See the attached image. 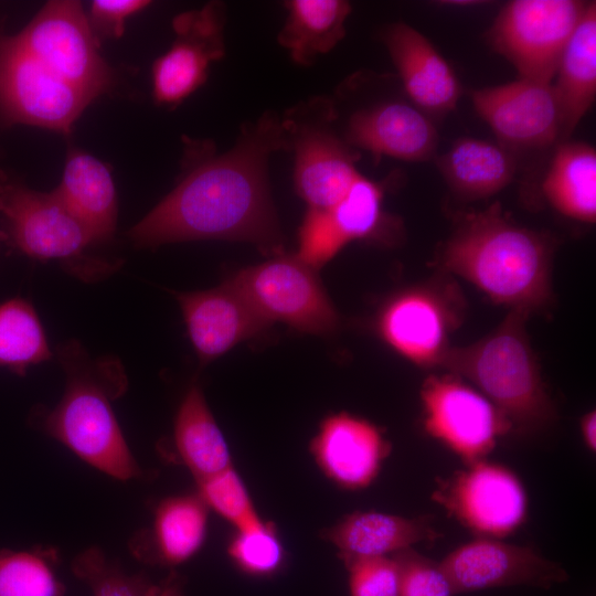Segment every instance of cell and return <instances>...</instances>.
Returning a JSON list of instances; mask_svg holds the SVG:
<instances>
[{
  "mask_svg": "<svg viewBox=\"0 0 596 596\" xmlns=\"http://www.w3.org/2000/svg\"><path fill=\"white\" fill-rule=\"evenodd\" d=\"M173 437L181 460L196 480L232 466L228 446L196 383L188 389L180 403Z\"/></svg>",
  "mask_w": 596,
  "mask_h": 596,
  "instance_id": "4316f807",
  "label": "cell"
},
{
  "mask_svg": "<svg viewBox=\"0 0 596 596\" xmlns=\"http://www.w3.org/2000/svg\"><path fill=\"white\" fill-rule=\"evenodd\" d=\"M53 356L33 305L21 297L0 302V366L19 375Z\"/></svg>",
  "mask_w": 596,
  "mask_h": 596,
  "instance_id": "f546056e",
  "label": "cell"
},
{
  "mask_svg": "<svg viewBox=\"0 0 596 596\" xmlns=\"http://www.w3.org/2000/svg\"><path fill=\"white\" fill-rule=\"evenodd\" d=\"M269 324L280 321L317 336H330L340 324L317 270L296 255H278L226 279Z\"/></svg>",
  "mask_w": 596,
  "mask_h": 596,
  "instance_id": "ba28073f",
  "label": "cell"
},
{
  "mask_svg": "<svg viewBox=\"0 0 596 596\" xmlns=\"http://www.w3.org/2000/svg\"><path fill=\"white\" fill-rule=\"evenodd\" d=\"M581 430L589 449L596 448V414L594 411L584 415L581 421Z\"/></svg>",
  "mask_w": 596,
  "mask_h": 596,
  "instance_id": "f35d334b",
  "label": "cell"
},
{
  "mask_svg": "<svg viewBox=\"0 0 596 596\" xmlns=\"http://www.w3.org/2000/svg\"><path fill=\"white\" fill-rule=\"evenodd\" d=\"M172 294L201 364L212 362L269 327L226 279L211 289Z\"/></svg>",
  "mask_w": 596,
  "mask_h": 596,
  "instance_id": "9a60e30c",
  "label": "cell"
},
{
  "mask_svg": "<svg viewBox=\"0 0 596 596\" xmlns=\"http://www.w3.org/2000/svg\"><path fill=\"white\" fill-rule=\"evenodd\" d=\"M56 353L65 390L55 407L35 413L40 428L109 477H142L113 408L128 384L119 360L93 359L76 340L62 343Z\"/></svg>",
  "mask_w": 596,
  "mask_h": 596,
  "instance_id": "3957f363",
  "label": "cell"
},
{
  "mask_svg": "<svg viewBox=\"0 0 596 596\" xmlns=\"http://www.w3.org/2000/svg\"><path fill=\"white\" fill-rule=\"evenodd\" d=\"M219 22L210 7L175 19L173 26L179 38L152 68L157 102L180 103L204 82L210 63L222 54Z\"/></svg>",
  "mask_w": 596,
  "mask_h": 596,
  "instance_id": "ac0fdd59",
  "label": "cell"
},
{
  "mask_svg": "<svg viewBox=\"0 0 596 596\" xmlns=\"http://www.w3.org/2000/svg\"><path fill=\"white\" fill-rule=\"evenodd\" d=\"M552 83L560 115L558 143L567 141L596 96V2H588L561 56Z\"/></svg>",
  "mask_w": 596,
  "mask_h": 596,
  "instance_id": "603a6c76",
  "label": "cell"
},
{
  "mask_svg": "<svg viewBox=\"0 0 596 596\" xmlns=\"http://www.w3.org/2000/svg\"><path fill=\"white\" fill-rule=\"evenodd\" d=\"M351 596H400V573L392 556L343 558Z\"/></svg>",
  "mask_w": 596,
  "mask_h": 596,
  "instance_id": "d590c367",
  "label": "cell"
},
{
  "mask_svg": "<svg viewBox=\"0 0 596 596\" xmlns=\"http://www.w3.org/2000/svg\"><path fill=\"white\" fill-rule=\"evenodd\" d=\"M542 193L560 214L583 223L596 221V150L582 141L555 146Z\"/></svg>",
  "mask_w": 596,
  "mask_h": 596,
  "instance_id": "484cf974",
  "label": "cell"
},
{
  "mask_svg": "<svg viewBox=\"0 0 596 596\" xmlns=\"http://www.w3.org/2000/svg\"><path fill=\"white\" fill-rule=\"evenodd\" d=\"M439 565L454 594L512 585L550 588L568 578L561 565L533 547L487 538L457 547Z\"/></svg>",
  "mask_w": 596,
  "mask_h": 596,
  "instance_id": "5bb4252c",
  "label": "cell"
},
{
  "mask_svg": "<svg viewBox=\"0 0 596 596\" xmlns=\"http://www.w3.org/2000/svg\"><path fill=\"white\" fill-rule=\"evenodd\" d=\"M199 497L207 507L232 523L236 531L262 521L233 466L196 480Z\"/></svg>",
  "mask_w": 596,
  "mask_h": 596,
  "instance_id": "d6a6232c",
  "label": "cell"
},
{
  "mask_svg": "<svg viewBox=\"0 0 596 596\" xmlns=\"http://www.w3.org/2000/svg\"><path fill=\"white\" fill-rule=\"evenodd\" d=\"M206 531L207 507L199 496L171 497L156 509L149 536L136 543L150 546L135 554L149 564L173 567L198 553Z\"/></svg>",
  "mask_w": 596,
  "mask_h": 596,
  "instance_id": "d4e9b609",
  "label": "cell"
},
{
  "mask_svg": "<svg viewBox=\"0 0 596 596\" xmlns=\"http://www.w3.org/2000/svg\"><path fill=\"white\" fill-rule=\"evenodd\" d=\"M528 318L509 311L486 337L450 347L439 364L475 384L517 432L543 429L557 416L525 330Z\"/></svg>",
  "mask_w": 596,
  "mask_h": 596,
  "instance_id": "277c9868",
  "label": "cell"
},
{
  "mask_svg": "<svg viewBox=\"0 0 596 596\" xmlns=\"http://www.w3.org/2000/svg\"><path fill=\"white\" fill-rule=\"evenodd\" d=\"M228 554L245 573L258 576L276 572L284 557L275 530L263 520L237 530L228 546Z\"/></svg>",
  "mask_w": 596,
  "mask_h": 596,
  "instance_id": "836d02e7",
  "label": "cell"
},
{
  "mask_svg": "<svg viewBox=\"0 0 596 596\" xmlns=\"http://www.w3.org/2000/svg\"><path fill=\"white\" fill-rule=\"evenodd\" d=\"M433 498L471 531L501 538L524 519L525 494L513 473L483 460L443 481Z\"/></svg>",
  "mask_w": 596,
  "mask_h": 596,
  "instance_id": "4fadbf2b",
  "label": "cell"
},
{
  "mask_svg": "<svg viewBox=\"0 0 596 596\" xmlns=\"http://www.w3.org/2000/svg\"><path fill=\"white\" fill-rule=\"evenodd\" d=\"M324 539L343 558L387 556L440 538L429 517L403 518L381 512H355L324 531Z\"/></svg>",
  "mask_w": 596,
  "mask_h": 596,
  "instance_id": "cb8c5ba5",
  "label": "cell"
},
{
  "mask_svg": "<svg viewBox=\"0 0 596 596\" xmlns=\"http://www.w3.org/2000/svg\"><path fill=\"white\" fill-rule=\"evenodd\" d=\"M150 596H184V579L171 572L159 584H153Z\"/></svg>",
  "mask_w": 596,
  "mask_h": 596,
  "instance_id": "74e56055",
  "label": "cell"
},
{
  "mask_svg": "<svg viewBox=\"0 0 596 596\" xmlns=\"http://www.w3.org/2000/svg\"><path fill=\"white\" fill-rule=\"evenodd\" d=\"M441 3H448L449 6H475V4H478L479 2L478 1H447V2H441Z\"/></svg>",
  "mask_w": 596,
  "mask_h": 596,
  "instance_id": "ab89813d",
  "label": "cell"
},
{
  "mask_svg": "<svg viewBox=\"0 0 596 596\" xmlns=\"http://www.w3.org/2000/svg\"><path fill=\"white\" fill-rule=\"evenodd\" d=\"M311 450L326 476L344 488L359 489L376 477L390 446L377 426L341 412L322 421Z\"/></svg>",
  "mask_w": 596,
  "mask_h": 596,
  "instance_id": "e0dca14e",
  "label": "cell"
},
{
  "mask_svg": "<svg viewBox=\"0 0 596 596\" xmlns=\"http://www.w3.org/2000/svg\"><path fill=\"white\" fill-rule=\"evenodd\" d=\"M287 7L279 43L301 64L328 52L343 38L351 12L349 2L341 0H294Z\"/></svg>",
  "mask_w": 596,
  "mask_h": 596,
  "instance_id": "83f0119b",
  "label": "cell"
},
{
  "mask_svg": "<svg viewBox=\"0 0 596 596\" xmlns=\"http://www.w3.org/2000/svg\"><path fill=\"white\" fill-rule=\"evenodd\" d=\"M95 244L109 242L117 224V196L109 168L94 156L68 150L61 183L54 189Z\"/></svg>",
  "mask_w": 596,
  "mask_h": 596,
  "instance_id": "44dd1931",
  "label": "cell"
},
{
  "mask_svg": "<svg viewBox=\"0 0 596 596\" xmlns=\"http://www.w3.org/2000/svg\"><path fill=\"white\" fill-rule=\"evenodd\" d=\"M352 152L339 139L318 129H305L296 141L295 185L309 210L328 211L362 175Z\"/></svg>",
  "mask_w": 596,
  "mask_h": 596,
  "instance_id": "ffe728a7",
  "label": "cell"
},
{
  "mask_svg": "<svg viewBox=\"0 0 596 596\" xmlns=\"http://www.w3.org/2000/svg\"><path fill=\"white\" fill-rule=\"evenodd\" d=\"M0 214L8 244L32 259L58 262L85 281L102 279L120 266L86 254L95 242L55 190L35 191L0 171Z\"/></svg>",
  "mask_w": 596,
  "mask_h": 596,
  "instance_id": "5b68a950",
  "label": "cell"
},
{
  "mask_svg": "<svg viewBox=\"0 0 596 596\" xmlns=\"http://www.w3.org/2000/svg\"><path fill=\"white\" fill-rule=\"evenodd\" d=\"M423 424L467 464L481 461L499 436L511 430L497 407L450 373L429 375L422 385Z\"/></svg>",
  "mask_w": 596,
  "mask_h": 596,
  "instance_id": "8fae6325",
  "label": "cell"
},
{
  "mask_svg": "<svg viewBox=\"0 0 596 596\" xmlns=\"http://www.w3.org/2000/svg\"><path fill=\"white\" fill-rule=\"evenodd\" d=\"M13 36L52 73L93 99L110 86L111 72L98 53L93 28L78 1L47 2Z\"/></svg>",
  "mask_w": 596,
  "mask_h": 596,
  "instance_id": "9c48e42d",
  "label": "cell"
},
{
  "mask_svg": "<svg viewBox=\"0 0 596 596\" xmlns=\"http://www.w3.org/2000/svg\"><path fill=\"white\" fill-rule=\"evenodd\" d=\"M283 142L274 118L260 120L230 152L188 173L128 236L138 247L194 240L245 241L279 254L281 235L267 182L268 155Z\"/></svg>",
  "mask_w": 596,
  "mask_h": 596,
  "instance_id": "6da1fadb",
  "label": "cell"
},
{
  "mask_svg": "<svg viewBox=\"0 0 596 596\" xmlns=\"http://www.w3.org/2000/svg\"><path fill=\"white\" fill-rule=\"evenodd\" d=\"M588 2L513 0L486 33L493 51L510 62L519 78L552 83L563 51Z\"/></svg>",
  "mask_w": 596,
  "mask_h": 596,
  "instance_id": "52a82bcc",
  "label": "cell"
},
{
  "mask_svg": "<svg viewBox=\"0 0 596 596\" xmlns=\"http://www.w3.org/2000/svg\"><path fill=\"white\" fill-rule=\"evenodd\" d=\"M436 166L449 190L459 199H488L505 189L514 179L518 157L498 142L461 137L435 157Z\"/></svg>",
  "mask_w": 596,
  "mask_h": 596,
  "instance_id": "7402d4cb",
  "label": "cell"
},
{
  "mask_svg": "<svg viewBox=\"0 0 596 596\" xmlns=\"http://www.w3.org/2000/svg\"><path fill=\"white\" fill-rule=\"evenodd\" d=\"M149 4L145 0H95L91 6V25L107 36L119 38L126 20Z\"/></svg>",
  "mask_w": 596,
  "mask_h": 596,
  "instance_id": "8d00e7d4",
  "label": "cell"
},
{
  "mask_svg": "<svg viewBox=\"0 0 596 596\" xmlns=\"http://www.w3.org/2000/svg\"><path fill=\"white\" fill-rule=\"evenodd\" d=\"M400 573V596H453L439 563L412 547L392 554Z\"/></svg>",
  "mask_w": 596,
  "mask_h": 596,
  "instance_id": "e575fe53",
  "label": "cell"
},
{
  "mask_svg": "<svg viewBox=\"0 0 596 596\" xmlns=\"http://www.w3.org/2000/svg\"><path fill=\"white\" fill-rule=\"evenodd\" d=\"M466 310L459 287L436 278L396 291L380 308L375 329L396 353L421 368H439Z\"/></svg>",
  "mask_w": 596,
  "mask_h": 596,
  "instance_id": "8992f818",
  "label": "cell"
},
{
  "mask_svg": "<svg viewBox=\"0 0 596 596\" xmlns=\"http://www.w3.org/2000/svg\"><path fill=\"white\" fill-rule=\"evenodd\" d=\"M64 593L49 554L0 552V596H63Z\"/></svg>",
  "mask_w": 596,
  "mask_h": 596,
  "instance_id": "4dcf8cb0",
  "label": "cell"
},
{
  "mask_svg": "<svg viewBox=\"0 0 596 596\" xmlns=\"http://www.w3.org/2000/svg\"><path fill=\"white\" fill-rule=\"evenodd\" d=\"M470 95L476 113L492 129L498 143L515 156L558 143L560 115L552 83L518 78Z\"/></svg>",
  "mask_w": 596,
  "mask_h": 596,
  "instance_id": "7c38bea8",
  "label": "cell"
},
{
  "mask_svg": "<svg viewBox=\"0 0 596 596\" xmlns=\"http://www.w3.org/2000/svg\"><path fill=\"white\" fill-rule=\"evenodd\" d=\"M71 566L93 596H150L153 586L145 574L127 573L98 547H89L75 556Z\"/></svg>",
  "mask_w": 596,
  "mask_h": 596,
  "instance_id": "1f68e13d",
  "label": "cell"
},
{
  "mask_svg": "<svg viewBox=\"0 0 596 596\" xmlns=\"http://www.w3.org/2000/svg\"><path fill=\"white\" fill-rule=\"evenodd\" d=\"M347 138L376 159L390 156L411 162L435 159L438 132L426 114L405 103H384L355 113Z\"/></svg>",
  "mask_w": 596,
  "mask_h": 596,
  "instance_id": "d6986e66",
  "label": "cell"
},
{
  "mask_svg": "<svg viewBox=\"0 0 596 596\" xmlns=\"http://www.w3.org/2000/svg\"><path fill=\"white\" fill-rule=\"evenodd\" d=\"M93 100L35 60L14 36L0 38V115L4 121L66 134Z\"/></svg>",
  "mask_w": 596,
  "mask_h": 596,
  "instance_id": "30bf717a",
  "label": "cell"
},
{
  "mask_svg": "<svg viewBox=\"0 0 596 596\" xmlns=\"http://www.w3.org/2000/svg\"><path fill=\"white\" fill-rule=\"evenodd\" d=\"M384 42L416 108L429 118L456 108L461 85L451 66L424 34L397 22L384 32Z\"/></svg>",
  "mask_w": 596,
  "mask_h": 596,
  "instance_id": "2e32d148",
  "label": "cell"
},
{
  "mask_svg": "<svg viewBox=\"0 0 596 596\" xmlns=\"http://www.w3.org/2000/svg\"><path fill=\"white\" fill-rule=\"evenodd\" d=\"M383 193L381 184L361 175L347 195L327 211L341 248L356 240L394 242L398 225L383 211Z\"/></svg>",
  "mask_w": 596,
  "mask_h": 596,
  "instance_id": "f1b7e54d",
  "label": "cell"
},
{
  "mask_svg": "<svg viewBox=\"0 0 596 596\" xmlns=\"http://www.w3.org/2000/svg\"><path fill=\"white\" fill-rule=\"evenodd\" d=\"M552 236L515 223L499 202L462 215L436 264L475 285L494 304L530 315L553 300Z\"/></svg>",
  "mask_w": 596,
  "mask_h": 596,
  "instance_id": "7a4b0ae2",
  "label": "cell"
}]
</instances>
